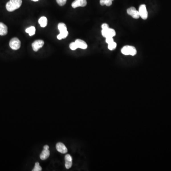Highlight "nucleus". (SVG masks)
<instances>
[{"instance_id":"1","label":"nucleus","mask_w":171,"mask_h":171,"mask_svg":"<svg viewBox=\"0 0 171 171\" xmlns=\"http://www.w3.org/2000/svg\"><path fill=\"white\" fill-rule=\"evenodd\" d=\"M22 4V0H10L6 5V8L10 12L19 8Z\"/></svg>"},{"instance_id":"2","label":"nucleus","mask_w":171,"mask_h":171,"mask_svg":"<svg viewBox=\"0 0 171 171\" xmlns=\"http://www.w3.org/2000/svg\"><path fill=\"white\" fill-rule=\"evenodd\" d=\"M121 52L125 55L135 56L137 54V50L135 47L131 46H125L122 50Z\"/></svg>"},{"instance_id":"3","label":"nucleus","mask_w":171,"mask_h":171,"mask_svg":"<svg viewBox=\"0 0 171 171\" xmlns=\"http://www.w3.org/2000/svg\"><path fill=\"white\" fill-rule=\"evenodd\" d=\"M21 41L17 38H13L11 39L9 43V45L11 49L13 50H17L21 47Z\"/></svg>"},{"instance_id":"4","label":"nucleus","mask_w":171,"mask_h":171,"mask_svg":"<svg viewBox=\"0 0 171 171\" xmlns=\"http://www.w3.org/2000/svg\"><path fill=\"white\" fill-rule=\"evenodd\" d=\"M101 33L103 36L105 38H109V37L113 38L114 36H115L116 34L115 30L114 29L109 28L105 30H102Z\"/></svg>"},{"instance_id":"5","label":"nucleus","mask_w":171,"mask_h":171,"mask_svg":"<svg viewBox=\"0 0 171 171\" xmlns=\"http://www.w3.org/2000/svg\"><path fill=\"white\" fill-rule=\"evenodd\" d=\"M139 13L140 17H141L143 20H146L148 17V12L147 11L146 7L144 4H142L140 6L139 8Z\"/></svg>"},{"instance_id":"6","label":"nucleus","mask_w":171,"mask_h":171,"mask_svg":"<svg viewBox=\"0 0 171 171\" xmlns=\"http://www.w3.org/2000/svg\"><path fill=\"white\" fill-rule=\"evenodd\" d=\"M127 13L134 19H138L140 17L139 13L134 7H131L127 10Z\"/></svg>"},{"instance_id":"7","label":"nucleus","mask_w":171,"mask_h":171,"mask_svg":"<svg viewBox=\"0 0 171 171\" xmlns=\"http://www.w3.org/2000/svg\"><path fill=\"white\" fill-rule=\"evenodd\" d=\"M49 149V146L48 145H44V150L40 154V158L42 160H45L50 156V152Z\"/></svg>"},{"instance_id":"8","label":"nucleus","mask_w":171,"mask_h":171,"mask_svg":"<svg viewBox=\"0 0 171 171\" xmlns=\"http://www.w3.org/2000/svg\"><path fill=\"white\" fill-rule=\"evenodd\" d=\"M44 41L42 40H36L32 44L33 50L35 51H37L40 48H41L44 45Z\"/></svg>"},{"instance_id":"9","label":"nucleus","mask_w":171,"mask_h":171,"mask_svg":"<svg viewBox=\"0 0 171 171\" xmlns=\"http://www.w3.org/2000/svg\"><path fill=\"white\" fill-rule=\"evenodd\" d=\"M87 4L86 0H75L71 4L73 8H76L78 7H84Z\"/></svg>"},{"instance_id":"10","label":"nucleus","mask_w":171,"mask_h":171,"mask_svg":"<svg viewBox=\"0 0 171 171\" xmlns=\"http://www.w3.org/2000/svg\"><path fill=\"white\" fill-rule=\"evenodd\" d=\"M56 149L57 151L61 154H64L67 153L68 149L65 145L62 142H58L56 144Z\"/></svg>"},{"instance_id":"11","label":"nucleus","mask_w":171,"mask_h":171,"mask_svg":"<svg viewBox=\"0 0 171 171\" xmlns=\"http://www.w3.org/2000/svg\"><path fill=\"white\" fill-rule=\"evenodd\" d=\"M65 167L66 168L68 169L72 165V158L71 156V155L68 154L66 155L65 157Z\"/></svg>"},{"instance_id":"12","label":"nucleus","mask_w":171,"mask_h":171,"mask_svg":"<svg viewBox=\"0 0 171 171\" xmlns=\"http://www.w3.org/2000/svg\"><path fill=\"white\" fill-rule=\"evenodd\" d=\"M76 43L77 44V46L78 48H81V49H86L87 48V45L85 43V41H84L83 40L80 39H77L76 40Z\"/></svg>"},{"instance_id":"13","label":"nucleus","mask_w":171,"mask_h":171,"mask_svg":"<svg viewBox=\"0 0 171 171\" xmlns=\"http://www.w3.org/2000/svg\"><path fill=\"white\" fill-rule=\"evenodd\" d=\"M8 33V28L3 23H0V35H6Z\"/></svg>"},{"instance_id":"14","label":"nucleus","mask_w":171,"mask_h":171,"mask_svg":"<svg viewBox=\"0 0 171 171\" xmlns=\"http://www.w3.org/2000/svg\"><path fill=\"white\" fill-rule=\"evenodd\" d=\"M47 23H48V21H47V19L46 17L43 16L41 17V18H40V19L38 20V23L40 24V25L41 27H45L47 25Z\"/></svg>"},{"instance_id":"15","label":"nucleus","mask_w":171,"mask_h":171,"mask_svg":"<svg viewBox=\"0 0 171 171\" xmlns=\"http://www.w3.org/2000/svg\"><path fill=\"white\" fill-rule=\"evenodd\" d=\"M68 30L60 32V34L57 36V38L59 40H62V38H65L68 35Z\"/></svg>"},{"instance_id":"16","label":"nucleus","mask_w":171,"mask_h":171,"mask_svg":"<svg viewBox=\"0 0 171 171\" xmlns=\"http://www.w3.org/2000/svg\"><path fill=\"white\" fill-rule=\"evenodd\" d=\"M35 28L34 26H31V27H28V28L26 29V32L28 33L29 35L30 36L33 35L35 33Z\"/></svg>"},{"instance_id":"17","label":"nucleus","mask_w":171,"mask_h":171,"mask_svg":"<svg viewBox=\"0 0 171 171\" xmlns=\"http://www.w3.org/2000/svg\"><path fill=\"white\" fill-rule=\"evenodd\" d=\"M114 0H100V4L101 5H105L110 6L112 4V1Z\"/></svg>"},{"instance_id":"18","label":"nucleus","mask_w":171,"mask_h":171,"mask_svg":"<svg viewBox=\"0 0 171 171\" xmlns=\"http://www.w3.org/2000/svg\"><path fill=\"white\" fill-rule=\"evenodd\" d=\"M58 29L60 32L67 30V26L64 23H60L58 26Z\"/></svg>"},{"instance_id":"19","label":"nucleus","mask_w":171,"mask_h":171,"mask_svg":"<svg viewBox=\"0 0 171 171\" xmlns=\"http://www.w3.org/2000/svg\"><path fill=\"white\" fill-rule=\"evenodd\" d=\"M117 47V43L115 42H113L108 44V48L110 50H115Z\"/></svg>"},{"instance_id":"20","label":"nucleus","mask_w":171,"mask_h":171,"mask_svg":"<svg viewBox=\"0 0 171 171\" xmlns=\"http://www.w3.org/2000/svg\"><path fill=\"white\" fill-rule=\"evenodd\" d=\"M42 170V168L40 166V164L38 162H36L35 164V167L33 168V169L32 170L33 171H40Z\"/></svg>"},{"instance_id":"21","label":"nucleus","mask_w":171,"mask_h":171,"mask_svg":"<svg viewBox=\"0 0 171 171\" xmlns=\"http://www.w3.org/2000/svg\"><path fill=\"white\" fill-rule=\"evenodd\" d=\"M70 48L72 50H76L78 48V47L77 46V44L75 42L71 43L70 45Z\"/></svg>"},{"instance_id":"22","label":"nucleus","mask_w":171,"mask_h":171,"mask_svg":"<svg viewBox=\"0 0 171 171\" xmlns=\"http://www.w3.org/2000/svg\"><path fill=\"white\" fill-rule=\"evenodd\" d=\"M58 5L60 6H64L66 3L67 0H56Z\"/></svg>"},{"instance_id":"23","label":"nucleus","mask_w":171,"mask_h":171,"mask_svg":"<svg viewBox=\"0 0 171 171\" xmlns=\"http://www.w3.org/2000/svg\"><path fill=\"white\" fill-rule=\"evenodd\" d=\"M105 42L107 43V44H110V43H111L113 42H114V40H113V38L112 37H109V38H105Z\"/></svg>"},{"instance_id":"24","label":"nucleus","mask_w":171,"mask_h":171,"mask_svg":"<svg viewBox=\"0 0 171 171\" xmlns=\"http://www.w3.org/2000/svg\"><path fill=\"white\" fill-rule=\"evenodd\" d=\"M101 28H102V30H105V29L109 28V27L108 26V24H107V23H104L101 26Z\"/></svg>"},{"instance_id":"25","label":"nucleus","mask_w":171,"mask_h":171,"mask_svg":"<svg viewBox=\"0 0 171 171\" xmlns=\"http://www.w3.org/2000/svg\"><path fill=\"white\" fill-rule=\"evenodd\" d=\"M31 1H38V0H31Z\"/></svg>"}]
</instances>
